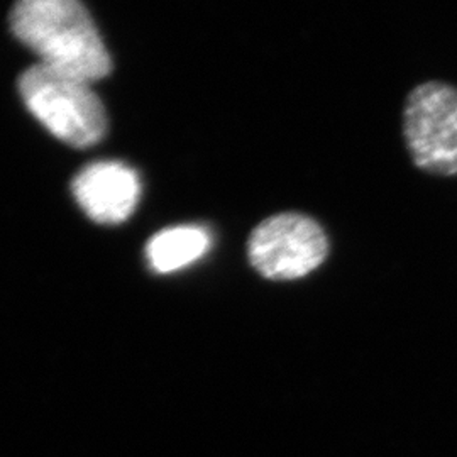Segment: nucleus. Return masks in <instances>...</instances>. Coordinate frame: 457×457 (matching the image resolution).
<instances>
[{
    "label": "nucleus",
    "instance_id": "nucleus-2",
    "mask_svg": "<svg viewBox=\"0 0 457 457\" xmlns=\"http://www.w3.org/2000/svg\"><path fill=\"white\" fill-rule=\"evenodd\" d=\"M90 85L37 63L22 73L19 90L29 112L54 137L68 146L90 147L107 134L104 104Z\"/></svg>",
    "mask_w": 457,
    "mask_h": 457
},
{
    "label": "nucleus",
    "instance_id": "nucleus-6",
    "mask_svg": "<svg viewBox=\"0 0 457 457\" xmlns=\"http://www.w3.org/2000/svg\"><path fill=\"white\" fill-rule=\"evenodd\" d=\"M212 245L211 234L198 226H175L154 234L145 247L147 264L154 273L168 275L204 258Z\"/></svg>",
    "mask_w": 457,
    "mask_h": 457
},
{
    "label": "nucleus",
    "instance_id": "nucleus-1",
    "mask_svg": "<svg viewBox=\"0 0 457 457\" xmlns=\"http://www.w3.org/2000/svg\"><path fill=\"white\" fill-rule=\"evenodd\" d=\"M17 39L39 65L94 83L112 71L111 53L88 11L77 0H24L11 12Z\"/></svg>",
    "mask_w": 457,
    "mask_h": 457
},
{
    "label": "nucleus",
    "instance_id": "nucleus-5",
    "mask_svg": "<svg viewBox=\"0 0 457 457\" xmlns=\"http://www.w3.org/2000/svg\"><path fill=\"white\" fill-rule=\"evenodd\" d=\"M73 196L94 222L117 226L126 222L139 205L141 180L131 166L120 162H97L75 177Z\"/></svg>",
    "mask_w": 457,
    "mask_h": 457
},
{
    "label": "nucleus",
    "instance_id": "nucleus-3",
    "mask_svg": "<svg viewBox=\"0 0 457 457\" xmlns=\"http://www.w3.org/2000/svg\"><path fill=\"white\" fill-rule=\"evenodd\" d=\"M403 136L417 168L457 175V87L436 80L415 87L403 109Z\"/></svg>",
    "mask_w": 457,
    "mask_h": 457
},
{
    "label": "nucleus",
    "instance_id": "nucleus-4",
    "mask_svg": "<svg viewBox=\"0 0 457 457\" xmlns=\"http://www.w3.org/2000/svg\"><path fill=\"white\" fill-rule=\"evenodd\" d=\"M327 254L324 228L305 213L271 215L254 228L247 241L251 266L271 281L307 277L326 262Z\"/></svg>",
    "mask_w": 457,
    "mask_h": 457
}]
</instances>
